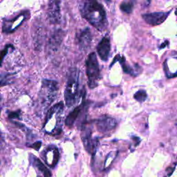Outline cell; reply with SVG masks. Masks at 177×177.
<instances>
[{"mask_svg":"<svg viewBox=\"0 0 177 177\" xmlns=\"http://www.w3.org/2000/svg\"><path fill=\"white\" fill-rule=\"evenodd\" d=\"M41 146V141H37V142H36V143H34L32 145V146H30V147L34 148L36 150L38 151L40 149Z\"/></svg>","mask_w":177,"mask_h":177,"instance_id":"ffe728a7","label":"cell"},{"mask_svg":"<svg viewBox=\"0 0 177 177\" xmlns=\"http://www.w3.org/2000/svg\"><path fill=\"white\" fill-rule=\"evenodd\" d=\"M84 105H85V102H83V103L81 105L75 107V108L74 109V111L69 114L67 119H66V120H65L66 125L71 127L74 124L76 119H78V116L80 115V113L82 107H84Z\"/></svg>","mask_w":177,"mask_h":177,"instance_id":"5bb4252c","label":"cell"},{"mask_svg":"<svg viewBox=\"0 0 177 177\" xmlns=\"http://www.w3.org/2000/svg\"><path fill=\"white\" fill-rule=\"evenodd\" d=\"M58 90V84L55 80H44L40 91V101L42 106L47 107L55 100Z\"/></svg>","mask_w":177,"mask_h":177,"instance_id":"277c9868","label":"cell"},{"mask_svg":"<svg viewBox=\"0 0 177 177\" xmlns=\"http://www.w3.org/2000/svg\"><path fill=\"white\" fill-rule=\"evenodd\" d=\"M172 10L169 12H156L151 13L143 14L142 15L143 19L147 24L152 26H158L163 23L166 19L168 18L169 13Z\"/></svg>","mask_w":177,"mask_h":177,"instance_id":"5b68a950","label":"cell"},{"mask_svg":"<svg viewBox=\"0 0 177 177\" xmlns=\"http://www.w3.org/2000/svg\"><path fill=\"white\" fill-rule=\"evenodd\" d=\"M175 15H177V8H176V11H175Z\"/></svg>","mask_w":177,"mask_h":177,"instance_id":"603a6c76","label":"cell"},{"mask_svg":"<svg viewBox=\"0 0 177 177\" xmlns=\"http://www.w3.org/2000/svg\"><path fill=\"white\" fill-rule=\"evenodd\" d=\"M30 161L33 165L35 167L37 171H39L40 174L42 175V177H51V172L45 167L44 165L41 163L40 160H39L35 156L30 154Z\"/></svg>","mask_w":177,"mask_h":177,"instance_id":"4fadbf2b","label":"cell"},{"mask_svg":"<svg viewBox=\"0 0 177 177\" xmlns=\"http://www.w3.org/2000/svg\"><path fill=\"white\" fill-rule=\"evenodd\" d=\"M116 120L111 117L105 116L96 121L97 129L100 132H106L112 130L116 126Z\"/></svg>","mask_w":177,"mask_h":177,"instance_id":"30bf717a","label":"cell"},{"mask_svg":"<svg viewBox=\"0 0 177 177\" xmlns=\"http://www.w3.org/2000/svg\"><path fill=\"white\" fill-rule=\"evenodd\" d=\"M120 7V10H122L123 12L130 14L131 13H132L134 4L131 2L124 1L122 2V3H121Z\"/></svg>","mask_w":177,"mask_h":177,"instance_id":"2e32d148","label":"cell"},{"mask_svg":"<svg viewBox=\"0 0 177 177\" xmlns=\"http://www.w3.org/2000/svg\"><path fill=\"white\" fill-rule=\"evenodd\" d=\"M134 98L135 100H136L138 102H143L145 101V100L147 98V92L145 91V90L141 89L139 91L135 93V94L134 95Z\"/></svg>","mask_w":177,"mask_h":177,"instance_id":"e0dca14e","label":"cell"},{"mask_svg":"<svg viewBox=\"0 0 177 177\" xmlns=\"http://www.w3.org/2000/svg\"><path fill=\"white\" fill-rule=\"evenodd\" d=\"M114 60L119 61L121 66H122L124 72L126 73V74H130L134 76H136L142 72V68L139 65L136 64V68L133 69L132 67H131L129 64H127L125 59H124V57H120V55H117V56L115 57Z\"/></svg>","mask_w":177,"mask_h":177,"instance_id":"7c38bea8","label":"cell"},{"mask_svg":"<svg viewBox=\"0 0 177 177\" xmlns=\"http://www.w3.org/2000/svg\"><path fill=\"white\" fill-rule=\"evenodd\" d=\"M167 44H169V43H168V41H166L165 43H163V44L161 45L160 48H165V47H166V45H167Z\"/></svg>","mask_w":177,"mask_h":177,"instance_id":"7402d4cb","label":"cell"},{"mask_svg":"<svg viewBox=\"0 0 177 177\" xmlns=\"http://www.w3.org/2000/svg\"><path fill=\"white\" fill-rule=\"evenodd\" d=\"M174 169H175V167H174V168H171V167L168 168L167 169H166V172H167V173H168V176H170L173 174V172L174 171Z\"/></svg>","mask_w":177,"mask_h":177,"instance_id":"44dd1931","label":"cell"},{"mask_svg":"<svg viewBox=\"0 0 177 177\" xmlns=\"http://www.w3.org/2000/svg\"><path fill=\"white\" fill-rule=\"evenodd\" d=\"M111 51V43L108 37H103L100 41L98 47H97V51L99 56L103 61H107L109 57Z\"/></svg>","mask_w":177,"mask_h":177,"instance_id":"8fae6325","label":"cell"},{"mask_svg":"<svg viewBox=\"0 0 177 177\" xmlns=\"http://www.w3.org/2000/svg\"><path fill=\"white\" fill-rule=\"evenodd\" d=\"M13 47L12 46V45H10V44H8V45H6V46L4 48V49H3L2 52V62H3V58H4V56L5 55L7 54V53H8V49L10 48H13Z\"/></svg>","mask_w":177,"mask_h":177,"instance_id":"ac0fdd59","label":"cell"},{"mask_svg":"<svg viewBox=\"0 0 177 177\" xmlns=\"http://www.w3.org/2000/svg\"><path fill=\"white\" fill-rule=\"evenodd\" d=\"M81 138L85 145V147L90 153L96 150L97 146V141L93 140L91 138V130L89 127H83L81 131Z\"/></svg>","mask_w":177,"mask_h":177,"instance_id":"ba28073f","label":"cell"},{"mask_svg":"<svg viewBox=\"0 0 177 177\" xmlns=\"http://www.w3.org/2000/svg\"><path fill=\"white\" fill-rule=\"evenodd\" d=\"M27 15L26 13H21L20 15L17 16L15 18L10 20H5L3 23V33H10L13 32L17 29L26 19Z\"/></svg>","mask_w":177,"mask_h":177,"instance_id":"52a82bcc","label":"cell"},{"mask_svg":"<svg viewBox=\"0 0 177 177\" xmlns=\"http://www.w3.org/2000/svg\"><path fill=\"white\" fill-rule=\"evenodd\" d=\"M86 73L88 78V85L90 89H94L98 85L100 79L99 64L95 53H91L86 60Z\"/></svg>","mask_w":177,"mask_h":177,"instance_id":"3957f363","label":"cell"},{"mask_svg":"<svg viewBox=\"0 0 177 177\" xmlns=\"http://www.w3.org/2000/svg\"><path fill=\"white\" fill-rule=\"evenodd\" d=\"M19 113L20 112L18 111V112H10L8 114V117L9 119H18L19 116Z\"/></svg>","mask_w":177,"mask_h":177,"instance_id":"d6986e66","label":"cell"},{"mask_svg":"<svg viewBox=\"0 0 177 177\" xmlns=\"http://www.w3.org/2000/svg\"><path fill=\"white\" fill-rule=\"evenodd\" d=\"M80 11L93 26L100 31L107 29V19L105 9L97 0H82L79 5Z\"/></svg>","mask_w":177,"mask_h":177,"instance_id":"6da1fadb","label":"cell"},{"mask_svg":"<svg viewBox=\"0 0 177 177\" xmlns=\"http://www.w3.org/2000/svg\"><path fill=\"white\" fill-rule=\"evenodd\" d=\"M63 34H62V30H58L52 35L49 40V46L51 48L55 50L56 48H58L62 42Z\"/></svg>","mask_w":177,"mask_h":177,"instance_id":"9a60e30c","label":"cell"},{"mask_svg":"<svg viewBox=\"0 0 177 177\" xmlns=\"http://www.w3.org/2000/svg\"><path fill=\"white\" fill-rule=\"evenodd\" d=\"M79 70L76 68L71 69L67 77V82L64 91L66 105L70 107L77 102L80 96L79 92Z\"/></svg>","mask_w":177,"mask_h":177,"instance_id":"7a4b0ae2","label":"cell"},{"mask_svg":"<svg viewBox=\"0 0 177 177\" xmlns=\"http://www.w3.org/2000/svg\"><path fill=\"white\" fill-rule=\"evenodd\" d=\"M61 0H50L48 3L47 15L51 24H58L60 20Z\"/></svg>","mask_w":177,"mask_h":177,"instance_id":"8992f818","label":"cell"},{"mask_svg":"<svg viewBox=\"0 0 177 177\" xmlns=\"http://www.w3.org/2000/svg\"><path fill=\"white\" fill-rule=\"evenodd\" d=\"M77 38L80 49L86 51L89 48L91 42V33L89 28H85L82 30L78 34Z\"/></svg>","mask_w":177,"mask_h":177,"instance_id":"9c48e42d","label":"cell"}]
</instances>
